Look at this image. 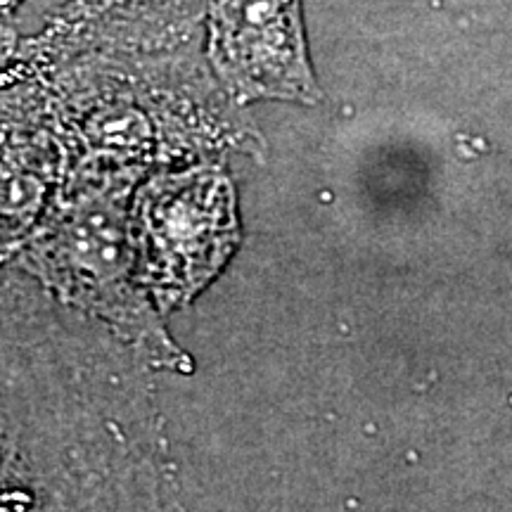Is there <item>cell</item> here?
<instances>
[{
  "label": "cell",
  "instance_id": "cell-1",
  "mask_svg": "<svg viewBox=\"0 0 512 512\" xmlns=\"http://www.w3.org/2000/svg\"><path fill=\"white\" fill-rule=\"evenodd\" d=\"M155 373L22 268H0V512L166 508Z\"/></svg>",
  "mask_w": 512,
  "mask_h": 512
},
{
  "label": "cell",
  "instance_id": "cell-2",
  "mask_svg": "<svg viewBox=\"0 0 512 512\" xmlns=\"http://www.w3.org/2000/svg\"><path fill=\"white\" fill-rule=\"evenodd\" d=\"M0 76L53 133L62 185L136 188L159 169L264 152L245 105L221 86L200 43L162 53L15 50Z\"/></svg>",
  "mask_w": 512,
  "mask_h": 512
},
{
  "label": "cell",
  "instance_id": "cell-3",
  "mask_svg": "<svg viewBox=\"0 0 512 512\" xmlns=\"http://www.w3.org/2000/svg\"><path fill=\"white\" fill-rule=\"evenodd\" d=\"M131 195L117 185H62L12 264L140 351L157 373L188 375L192 358L138 280Z\"/></svg>",
  "mask_w": 512,
  "mask_h": 512
},
{
  "label": "cell",
  "instance_id": "cell-4",
  "mask_svg": "<svg viewBox=\"0 0 512 512\" xmlns=\"http://www.w3.org/2000/svg\"><path fill=\"white\" fill-rule=\"evenodd\" d=\"M128 214L138 280L164 316L195 302L242 242L223 159L152 171L133 188Z\"/></svg>",
  "mask_w": 512,
  "mask_h": 512
},
{
  "label": "cell",
  "instance_id": "cell-5",
  "mask_svg": "<svg viewBox=\"0 0 512 512\" xmlns=\"http://www.w3.org/2000/svg\"><path fill=\"white\" fill-rule=\"evenodd\" d=\"M204 57L230 98L318 105L302 0H209Z\"/></svg>",
  "mask_w": 512,
  "mask_h": 512
},
{
  "label": "cell",
  "instance_id": "cell-6",
  "mask_svg": "<svg viewBox=\"0 0 512 512\" xmlns=\"http://www.w3.org/2000/svg\"><path fill=\"white\" fill-rule=\"evenodd\" d=\"M209 0H67L17 53H162L200 43Z\"/></svg>",
  "mask_w": 512,
  "mask_h": 512
},
{
  "label": "cell",
  "instance_id": "cell-7",
  "mask_svg": "<svg viewBox=\"0 0 512 512\" xmlns=\"http://www.w3.org/2000/svg\"><path fill=\"white\" fill-rule=\"evenodd\" d=\"M62 178L64 162L53 133L0 76V268L12 264L60 192Z\"/></svg>",
  "mask_w": 512,
  "mask_h": 512
},
{
  "label": "cell",
  "instance_id": "cell-8",
  "mask_svg": "<svg viewBox=\"0 0 512 512\" xmlns=\"http://www.w3.org/2000/svg\"><path fill=\"white\" fill-rule=\"evenodd\" d=\"M19 38L22 36H19L17 31L10 27L8 19H3V22H0V67H3V64L8 62L12 55H15Z\"/></svg>",
  "mask_w": 512,
  "mask_h": 512
},
{
  "label": "cell",
  "instance_id": "cell-9",
  "mask_svg": "<svg viewBox=\"0 0 512 512\" xmlns=\"http://www.w3.org/2000/svg\"><path fill=\"white\" fill-rule=\"evenodd\" d=\"M22 3L24 0H0V22H3V19H8Z\"/></svg>",
  "mask_w": 512,
  "mask_h": 512
}]
</instances>
